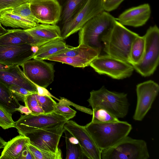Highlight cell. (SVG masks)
<instances>
[{
  "mask_svg": "<svg viewBox=\"0 0 159 159\" xmlns=\"http://www.w3.org/2000/svg\"><path fill=\"white\" fill-rule=\"evenodd\" d=\"M84 126L101 151L118 143L128 136L132 129L130 124L120 120L107 123L91 121Z\"/></svg>",
  "mask_w": 159,
  "mask_h": 159,
  "instance_id": "cell-1",
  "label": "cell"
},
{
  "mask_svg": "<svg viewBox=\"0 0 159 159\" xmlns=\"http://www.w3.org/2000/svg\"><path fill=\"white\" fill-rule=\"evenodd\" d=\"M138 35L116 20L114 26L101 38L103 50L107 55L130 64L131 46Z\"/></svg>",
  "mask_w": 159,
  "mask_h": 159,
  "instance_id": "cell-2",
  "label": "cell"
},
{
  "mask_svg": "<svg viewBox=\"0 0 159 159\" xmlns=\"http://www.w3.org/2000/svg\"><path fill=\"white\" fill-rule=\"evenodd\" d=\"M87 101L92 109H105L118 119L124 118L128 113L129 104L127 94L109 91L104 86L90 92Z\"/></svg>",
  "mask_w": 159,
  "mask_h": 159,
  "instance_id": "cell-3",
  "label": "cell"
},
{
  "mask_svg": "<svg viewBox=\"0 0 159 159\" xmlns=\"http://www.w3.org/2000/svg\"><path fill=\"white\" fill-rule=\"evenodd\" d=\"M116 20L105 11L92 18L79 30V44L101 50V38L114 26Z\"/></svg>",
  "mask_w": 159,
  "mask_h": 159,
  "instance_id": "cell-4",
  "label": "cell"
},
{
  "mask_svg": "<svg viewBox=\"0 0 159 159\" xmlns=\"http://www.w3.org/2000/svg\"><path fill=\"white\" fill-rule=\"evenodd\" d=\"M150 155L146 142L125 137L118 143L101 151V159H148Z\"/></svg>",
  "mask_w": 159,
  "mask_h": 159,
  "instance_id": "cell-5",
  "label": "cell"
},
{
  "mask_svg": "<svg viewBox=\"0 0 159 159\" xmlns=\"http://www.w3.org/2000/svg\"><path fill=\"white\" fill-rule=\"evenodd\" d=\"M143 56L138 64L132 66L142 76H150L156 70L159 62V30L156 25L150 27L144 35Z\"/></svg>",
  "mask_w": 159,
  "mask_h": 159,
  "instance_id": "cell-6",
  "label": "cell"
},
{
  "mask_svg": "<svg viewBox=\"0 0 159 159\" xmlns=\"http://www.w3.org/2000/svg\"><path fill=\"white\" fill-rule=\"evenodd\" d=\"M101 50L79 44L71 47L48 58L47 60L67 64L75 67L84 68L100 55Z\"/></svg>",
  "mask_w": 159,
  "mask_h": 159,
  "instance_id": "cell-7",
  "label": "cell"
},
{
  "mask_svg": "<svg viewBox=\"0 0 159 159\" xmlns=\"http://www.w3.org/2000/svg\"><path fill=\"white\" fill-rule=\"evenodd\" d=\"M67 120L61 115L54 112L38 115H21L15 122V128L20 134L48 127L64 124Z\"/></svg>",
  "mask_w": 159,
  "mask_h": 159,
  "instance_id": "cell-8",
  "label": "cell"
},
{
  "mask_svg": "<svg viewBox=\"0 0 159 159\" xmlns=\"http://www.w3.org/2000/svg\"><path fill=\"white\" fill-rule=\"evenodd\" d=\"M89 66L98 74L106 75L117 80L129 77L134 69L130 64L107 54L99 55Z\"/></svg>",
  "mask_w": 159,
  "mask_h": 159,
  "instance_id": "cell-9",
  "label": "cell"
},
{
  "mask_svg": "<svg viewBox=\"0 0 159 159\" xmlns=\"http://www.w3.org/2000/svg\"><path fill=\"white\" fill-rule=\"evenodd\" d=\"M64 125L26 132L22 135L28 138L30 142L34 146L42 149L57 152L61 151L58 145L65 130Z\"/></svg>",
  "mask_w": 159,
  "mask_h": 159,
  "instance_id": "cell-10",
  "label": "cell"
},
{
  "mask_svg": "<svg viewBox=\"0 0 159 159\" xmlns=\"http://www.w3.org/2000/svg\"><path fill=\"white\" fill-rule=\"evenodd\" d=\"M27 78L35 85L47 88L54 81L53 65L43 60H29L20 66Z\"/></svg>",
  "mask_w": 159,
  "mask_h": 159,
  "instance_id": "cell-11",
  "label": "cell"
},
{
  "mask_svg": "<svg viewBox=\"0 0 159 159\" xmlns=\"http://www.w3.org/2000/svg\"><path fill=\"white\" fill-rule=\"evenodd\" d=\"M104 11L102 0H89L84 7L61 28L62 39H65L79 31L88 21Z\"/></svg>",
  "mask_w": 159,
  "mask_h": 159,
  "instance_id": "cell-12",
  "label": "cell"
},
{
  "mask_svg": "<svg viewBox=\"0 0 159 159\" xmlns=\"http://www.w3.org/2000/svg\"><path fill=\"white\" fill-rule=\"evenodd\" d=\"M137 101L133 118L136 121H142L151 108L158 95L159 85L152 80L138 84L136 87Z\"/></svg>",
  "mask_w": 159,
  "mask_h": 159,
  "instance_id": "cell-13",
  "label": "cell"
},
{
  "mask_svg": "<svg viewBox=\"0 0 159 159\" xmlns=\"http://www.w3.org/2000/svg\"><path fill=\"white\" fill-rule=\"evenodd\" d=\"M38 47L28 44L0 45V64L8 66H20L33 59Z\"/></svg>",
  "mask_w": 159,
  "mask_h": 159,
  "instance_id": "cell-14",
  "label": "cell"
},
{
  "mask_svg": "<svg viewBox=\"0 0 159 159\" xmlns=\"http://www.w3.org/2000/svg\"><path fill=\"white\" fill-rule=\"evenodd\" d=\"M65 130L78 141L82 150L89 159H101V151L97 147L84 126L72 120H67L64 125Z\"/></svg>",
  "mask_w": 159,
  "mask_h": 159,
  "instance_id": "cell-15",
  "label": "cell"
},
{
  "mask_svg": "<svg viewBox=\"0 0 159 159\" xmlns=\"http://www.w3.org/2000/svg\"><path fill=\"white\" fill-rule=\"evenodd\" d=\"M31 10L41 24L56 25L60 15V6L56 0H31Z\"/></svg>",
  "mask_w": 159,
  "mask_h": 159,
  "instance_id": "cell-16",
  "label": "cell"
},
{
  "mask_svg": "<svg viewBox=\"0 0 159 159\" xmlns=\"http://www.w3.org/2000/svg\"><path fill=\"white\" fill-rule=\"evenodd\" d=\"M0 81L8 87L16 86L37 93L36 85L27 78L19 66H11L7 69L0 70Z\"/></svg>",
  "mask_w": 159,
  "mask_h": 159,
  "instance_id": "cell-17",
  "label": "cell"
},
{
  "mask_svg": "<svg viewBox=\"0 0 159 159\" xmlns=\"http://www.w3.org/2000/svg\"><path fill=\"white\" fill-rule=\"evenodd\" d=\"M151 14L150 5L145 3L126 10L120 15L117 20L123 25L138 27L145 24Z\"/></svg>",
  "mask_w": 159,
  "mask_h": 159,
  "instance_id": "cell-18",
  "label": "cell"
},
{
  "mask_svg": "<svg viewBox=\"0 0 159 159\" xmlns=\"http://www.w3.org/2000/svg\"><path fill=\"white\" fill-rule=\"evenodd\" d=\"M52 41L34 37L24 29H14L8 30L7 32L0 36V45L28 44L39 47Z\"/></svg>",
  "mask_w": 159,
  "mask_h": 159,
  "instance_id": "cell-19",
  "label": "cell"
},
{
  "mask_svg": "<svg viewBox=\"0 0 159 159\" xmlns=\"http://www.w3.org/2000/svg\"><path fill=\"white\" fill-rule=\"evenodd\" d=\"M61 9L59 20L56 24L60 29L85 5L89 0H56Z\"/></svg>",
  "mask_w": 159,
  "mask_h": 159,
  "instance_id": "cell-20",
  "label": "cell"
},
{
  "mask_svg": "<svg viewBox=\"0 0 159 159\" xmlns=\"http://www.w3.org/2000/svg\"><path fill=\"white\" fill-rule=\"evenodd\" d=\"M25 30L33 37L39 39L50 40L62 39L61 29L56 25L39 24Z\"/></svg>",
  "mask_w": 159,
  "mask_h": 159,
  "instance_id": "cell-21",
  "label": "cell"
},
{
  "mask_svg": "<svg viewBox=\"0 0 159 159\" xmlns=\"http://www.w3.org/2000/svg\"><path fill=\"white\" fill-rule=\"evenodd\" d=\"M29 142L28 138L21 134L14 137L7 142L0 159H18L26 144Z\"/></svg>",
  "mask_w": 159,
  "mask_h": 159,
  "instance_id": "cell-22",
  "label": "cell"
},
{
  "mask_svg": "<svg viewBox=\"0 0 159 159\" xmlns=\"http://www.w3.org/2000/svg\"><path fill=\"white\" fill-rule=\"evenodd\" d=\"M71 47L67 45L62 39L53 40L39 47L34 54L33 59L47 60L49 57Z\"/></svg>",
  "mask_w": 159,
  "mask_h": 159,
  "instance_id": "cell-23",
  "label": "cell"
},
{
  "mask_svg": "<svg viewBox=\"0 0 159 159\" xmlns=\"http://www.w3.org/2000/svg\"><path fill=\"white\" fill-rule=\"evenodd\" d=\"M0 23L6 27L24 30L32 28L38 24L13 14L8 10L0 13Z\"/></svg>",
  "mask_w": 159,
  "mask_h": 159,
  "instance_id": "cell-24",
  "label": "cell"
},
{
  "mask_svg": "<svg viewBox=\"0 0 159 159\" xmlns=\"http://www.w3.org/2000/svg\"><path fill=\"white\" fill-rule=\"evenodd\" d=\"M20 105L9 87L0 81V107L12 114L17 111Z\"/></svg>",
  "mask_w": 159,
  "mask_h": 159,
  "instance_id": "cell-25",
  "label": "cell"
},
{
  "mask_svg": "<svg viewBox=\"0 0 159 159\" xmlns=\"http://www.w3.org/2000/svg\"><path fill=\"white\" fill-rule=\"evenodd\" d=\"M145 48L144 35H138L134 40L130 48L129 63L132 66L138 64L144 55Z\"/></svg>",
  "mask_w": 159,
  "mask_h": 159,
  "instance_id": "cell-26",
  "label": "cell"
},
{
  "mask_svg": "<svg viewBox=\"0 0 159 159\" xmlns=\"http://www.w3.org/2000/svg\"><path fill=\"white\" fill-rule=\"evenodd\" d=\"M26 148L31 153L34 159H62L61 151L54 152L39 148L30 142L25 145Z\"/></svg>",
  "mask_w": 159,
  "mask_h": 159,
  "instance_id": "cell-27",
  "label": "cell"
},
{
  "mask_svg": "<svg viewBox=\"0 0 159 159\" xmlns=\"http://www.w3.org/2000/svg\"><path fill=\"white\" fill-rule=\"evenodd\" d=\"M66 145V159H83L87 158L79 143H73L70 142L67 134H65Z\"/></svg>",
  "mask_w": 159,
  "mask_h": 159,
  "instance_id": "cell-28",
  "label": "cell"
},
{
  "mask_svg": "<svg viewBox=\"0 0 159 159\" xmlns=\"http://www.w3.org/2000/svg\"><path fill=\"white\" fill-rule=\"evenodd\" d=\"M91 122L94 123H107L119 121L116 118L107 110L101 108L92 109Z\"/></svg>",
  "mask_w": 159,
  "mask_h": 159,
  "instance_id": "cell-29",
  "label": "cell"
},
{
  "mask_svg": "<svg viewBox=\"0 0 159 159\" xmlns=\"http://www.w3.org/2000/svg\"><path fill=\"white\" fill-rule=\"evenodd\" d=\"M7 10L12 13L29 21L37 24L40 23L31 10L30 2L24 3L16 7Z\"/></svg>",
  "mask_w": 159,
  "mask_h": 159,
  "instance_id": "cell-30",
  "label": "cell"
},
{
  "mask_svg": "<svg viewBox=\"0 0 159 159\" xmlns=\"http://www.w3.org/2000/svg\"><path fill=\"white\" fill-rule=\"evenodd\" d=\"M56 104L54 112L64 116L67 120L75 116L76 112L71 108L66 101V98L60 97Z\"/></svg>",
  "mask_w": 159,
  "mask_h": 159,
  "instance_id": "cell-31",
  "label": "cell"
},
{
  "mask_svg": "<svg viewBox=\"0 0 159 159\" xmlns=\"http://www.w3.org/2000/svg\"><path fill=\"white\" fill-rule=\"evenodd\" d=\"M38 103L45 114L54 112L57 102L52 97L47 95H40L36 94Z\"/></svg>",
  "mask_w": 159,
  "mask_h": 159,
  "instance_id": "cell-32",
  "label": "cell"
},
{
  "mask_svg": "<svg viewBox=\"0 0 159 159\" xmlns=\"http://www.w3.org/2000/svg\"><path fill=\"white\" fill-rule=\"evenodd\" d=\"M33 93L25 96L24 102L25 105L31 111V114L38 115L44 113L43 111L40 107L37 100L36 94Z\"/></svg>",
  "mask_w": 159,
  "mask_h": 159,
  "instance_id": "cell-33",
  "label": "cell"
},
{
  "mask_svg": "<svg viewBox=\"0 0 159 159\" xmlns=\"http://www.w3.org/2000/svg\"><path fill=\"white\" fill-rule=\"evenodd\" d=\"M12 114L0 107V126L4 129L14 127L15 122L12 117Z\"/></svg>",
  "mask_w": 159,
  "mask_h": 159,
  "instance_id": "cell-34",
  "label": "cell"
},
{
  "mask_svg": "<svg viewBox=\"0 0 159 159\" xmlns=\"http://www.w3.org/2000/svg\"><path fill=\"white\" fill-rule=\"evenodd\" d=\"M8 87L13 95L18 101L24 102L26 96L32 93H37L16 86L11 85Z\"/></svg>",
  "mask_w": 159,
  "mask_h": 159,
  "instance_id": "cell-35",
  "label": "cell"
},
{
  "mask_svg": "<svg viewBox=\"0 0 159 159\" xmlns=\"http://www.w3.org/2000/svg\"><path fill=\"white\" fill-rule=\"evenodd\" d=\"M31 0H0V13L23 4L30 2Z\"/></svg>",
  "mask_w": 159,
  "mask_h": 159,
  "instance_id": "cell-36",
  "label": "cell"
},
{
  "mask_svg": "<svg viewBox=\"0 0 159 159\" xmlns=\"http://www.w3.org/2000/svg\"><path fill=\"white\" fill-rule=\"evenodd\" d=\"M124 0H104L102 2L104 11H110L116 9Z\"/></svg>",
  "mask_w": 159,
  "mask_h": 159,
  "instance_id": "cell-37",
  "label": "cell"
},
{
  "mask_svg": "<svg viewBox=\"0 0 159 159\" xmlns=\"http://www.w3.org/2000/svg\"><path fill=\"white\" fill-rule=\"evenodd\" d=\"M66 101L67 103L69 106L70 105L73 106L77 110L80 111L82 112L89 114L90 115H92V110L75 104L67 99H66Z\"/></svg>",
  "mask_w": 159,
  "mask_h": 159,
  "instance_id": "cell-38",
  "label": "cell"
},
{
  "mask_svg": "<svg viewBox=\"0 0 159 159\" xmlns=\"http://www.w3.org/2000/svg\"><path fill=\"white\" fill-rule=\"evenodd\" d=\"M34 159L33 156L25 147L22 151L18 159Z\"/></svg>",
  "mask_w": 159,
  "mask_h": 159,
  "instance_id": "cell-39",
  "label": "cell"
},
{
  "mask_svg": "<svg viewBox=\"0 0 159 159\" xmlns=\"http://www.w3.org/2000/svg\"><path fill=\"white\" fill-rule=\"evenodd\" d=\"M37 89V94L40 95H47L49 96L52 97H53L57 99L58 100V99L54 97L50 93L49 91L46 89L45 88L40 87L39 86L36 85Z\"/></svg>",
  "mask_w": 159,
  "mask_h": 159,
  "instance_id": "cell-40",
  "label": "cell"
},
{
  "mask_svg": "<svg viewBox=\"0 0 159 159\" xmlns=\"http://www.w3.org/2000/svg\"><path fill=\"white\" fill-rule=\"evenodd\" d=\"M17 111L20 112L22 114H25V115H28L31 113V111L29 108L25 106L20 105L19 107L16 109Z\"/></svg>",
  "mask_w": 159,
  "mask_h": 159,
  "instance_id": "cell-41",
  "label": "cell"
},
{
  "mask_svg": "<svg viewBox=\"0 0 159 159\" xmlns=\"http://www.w3.org/2000/svg\"><path fill=\"white\" fill-rule=\"evenodd\" d=\"M7 142L0 137V149L4 148L7 144Z\"/></svg>",
  "mask_w": 159,
  "mask_h": 159,
  "instance_id": "cell-42",
  "label": "cell"
},
{
  "mask_svg": "<svg viewBox=\"0 0 159 159\" xmlns=\"http://www.w3.org/2000/svg\"><path fill=\"white\" fill-rule=\"evenodd\" d=\"M8 30L3 28L2 25H0V36L7 32Z\"/></svg>",
  "mask_w": 159,
  "mask_h": 159,
  "instance_id": "cell-43",
  "label": "cell"
},
{
  "mask_svg": "<svg viewBox=\"0 0 159 159\" xmlns=\"http://www.w3.org/2000/svg\"><path fill=\"white\" fill-rule=\"evenodd\" d=\"M9 66L0 64V70L7 69Z\"/></svg>",
  "mask_w": 159,
  "mask_h": 159,
  "instance_id": "cell-44",
  "label": "cell"
},
{
  "mask_svg": "<svg viewBox=\"0 0 159 159\" xmlns=\"http://www.w3.org/2000/svg\"><path fill=\"white\" fill-rule=\"evenodd\" d=\"M102 1L103 2V1H104V0H102Z\"/></svg>",
  "mask_w": 159,
  "mask_h": 159,
  "instance_id": "cell-45",
  "label": "cell"
},
{
  "mask_svg": "<svg viewBox=\"0 0 159 159\" xmlns=\"http://www.w3.org/2000/svg\"><path fill=\"white\" fill-rule=\"evenodd\" d=\"M0 25H1V23H0Z\"/></svg>",
  "mask_w": 159,
  "mask_h": 159,
  "instance_id": "cell-46",
  "label": "cell"
}]
</instances>
